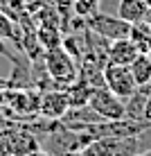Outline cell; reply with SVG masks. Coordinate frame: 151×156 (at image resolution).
<instances>
[{"mask_svg": "<svg viewBox=\"0 0 151 156\" xmlns=\"http://www.w3.org/2000/svg\"><path fill=\"white\" fill-rule=\"evenodd\" d=\"M149 23H151V18H149Z\"/></svg>", "mask_w": 151, "mask_h": 156, "instance_id": "cell-21", "label": "cell"}, {"mask_svg": "<svg viewBox=\"0 0 151 156\" xmlns=\"http://www.w3.org/2000/svg\"><path fill=\"white\" fill-rule=\"evenodd\" d=\"M147 55H151V41H149V50H147Z\"/></svg>", "mask_w": 151, "mask_h": 156, "instance_id": "cell-19", "label": "cell"}, {"mask_svg": "<svg viewBox=\"0 0 151 156\" xmlns=\"http://www.w3.org/2000/svg\"><path fill=\"white\" fill-rule=\"evenodd\" d=\"M144 2H147V5H149V9H151V0H144Z\"/></svg>", "mask_w": 151, "mask_h": 156, "instance_id": "cell-20", "label": "cell"}, {"mask_svg": "<svg viewBox=\"0 0 151 156\" xmlns=\"http://www.w3.org/2000/svg\"><path fill=\"white\" fill-rule=\"evenodd\" d=\"M129 68H131L133 79H136L138 86L151 84V55H144V52H140V55L136 57V61H133Z\"/></svg>", "mask_w": 151, "mask_h": 156, "instance_id": "cell-10", "label": "cell"}, {"mask_svg": "<svg viewBox=\"0 0 151 156\" xmlns=\"http://www.w3.org/2000/svg\"><path fill=\"white\" fill-rule=\"evenodd\" d=\"M63 156H81V152H68V154H63Z\"/></svg>", "mask_w": 151, "mask_h": 156, "instance_id": "cell-16", "label": "cell"}, {"mask_svg": "<svg viewBox=\"0 0 151 156\" xmlns=\"http://www.w3.org/2000/svg\"><path fill=\"white\" fill-rule=\"evenodd\" d=\"M29 156H52V154H47L45 149H36V152H34V154H29Z\"/></svg>", "mask_w": 151, "mask_h": 156, "instance_id": "cell-15", "label": "cell"}, {"mask_svg": "<svg viewBox=\"0 0 151 156\" xmlns=\"http://www.w3.org/2000/svg\"><path fill=\"white\" fill-rule=\"evenodd\" d=\"M138 55H140V50L131 39H117V41H111V45H108V63L131 66Z\"/></svg>", "mask_w": 151, "mask_h": 156, "instance_id": "cell-8", "label": "cell"}, {"mask_svg": "<svg viewBox=\"0 0 151 156\" xmlns=\"http://www.w3.org/2000/svg\"><path fill=\"white\" fill-rule=\"evenodd\" d=\"M86 25H88V30L97 32L99 36H104L108 41L129 39V34H131V23H126L117 14H108V12H101V9L95 16H90L86 20Z\"/></svg>", "mask_w": 151, "mask_h": 156, "instance_id": "cell-2", "label": "cell"}, {"mask_svg": "<svg viewBox=\"0 0 151 156\" xmlns=\"http://www.w3.org/2000/svg\"><path fill=\"white\" fill-rule=\"evenodd\" d=\"M0 39L2 41H14L16 45H20V41H23V30H20L18 23L12 20L7 16V12H2V9H0Z\"/></svg>", "mask_w": 151, "mask_h": 156, "instance_id": "cell-11", "label": "cell"}, {"mask_svg": "<svg viewBox=\"0 0 151 156\" xmlns=\"http://www.w3.org/2000/svg\"><path fill=\"white\" fill-rule=\"evenodd\" d=\"M5 86H7V79H5V77H0V88H5Z\"/></svg>", "mask_w": 151, "mask_h": 156, "instance_id": "cell-17", "label": "cell"}, {"mask_svg": "<svg viewBox=\"0 0 151 156\" xmlns=\"http://www.w3.org/2000/svg\"><path fill=\"white\" fill-rule=\"evenodd\" d=\"M151 93V84H142L124 100V118L133 122H147L144 120V109H147V100Z\"/></svg>", "mask_w": 151, "mask_h": 156, "instance_id": "cell-6", "label": "cell"}, {"mask_svg": "<svg viewBox=\"0 0 151 156\" xmlns=\"http://www.w3.org/2000/svg\"><path fill=\"white\" fill-rule=\"evenodd\" d=\"M104 82H106V88H111L113 93H115L117 98H122V100H126L129 95L138 88L131 68L129 66H117V63H106Z\"/></svg>", "mask_w": 151, "mask_h": 156, "instance_id": "cell-4", "label": "cell"}, {"mask_svg": "<svg viewBox=\"0 0 151 156\" xmlns=\"http://www.w3.org/2000/svg\"><path fill=\"white\" fill-rule=\"evenodd\" d=\"M43 66H45L50 79L54 82V88H66L79 77V63L74 57H70L61 45L50 48L43 55Z\"/></svg>", "mask_w": 151, "mask_h": 156, "instance_id": "cell-1", "label": "cell"}, {"mask_svg": "<svg viewBox=\"0 0 151 156\" xmlns=\"http://www.w3.org/2000/svg\"><path fill=\"white\" fill-rule=\"evenodd\" d=\"M140 156H151V147H149V149H144V152L140 154Z\"/></svg>", "mask_w": 151, "mask_h": 156, "instance_id": "cell-18", "label": "cell"}, {"mask_svg": "<svg viewBox=\"0 0 151 156\" xmlns=\"http://www.w3.org/2000/svg\"><path fill=\"white\" fill-rule=\"evenodd\" d=\"M63 95L68 100V106H84L90 102V95H93V86H90L86 79L77 77L70 86L63 88Z\"/></svg>", "mask_w": 151, "mask_h": 156, "instance_id": "cell-9", "label": "cell"}, {"mask_svg": "<svg viewBox=\"0 0 151 156\" xmlns=\"http://www.w3.org/2000/svg\"><path fill=\"white\" fill-rule=\"evenodd\" d=\"M129 39L138 45L140 52H144V55H147L149 41H151V23H149V20H144V23L131 25V34H129Z\"/></svg>", "mask_w": 151, "mask_h": 156, "instance_id": "cell-12", "label": "cell"}, {"mask_svg": "<svg viewBox=\"0 0 151 156\" xmlns=\"http://www.w3.org/2000/svg\"><path fill=\"white\" fill-rule=\"evenodd\" d=\"M115 14L124 18L126 23L136 25V23H144V20L151 18V9L144 0H120L117 2Z\"/></svg>", "mask_w": 151, "mask_h": 156, "instance_id": "cell-7", "label": "cell"}, {"mask_svg": "<svg viewBox=\"0 0 151 156\" xmlns=\"http://www.w3.org/2000/svg\"><path fill=\"white\" fill-rule=\"evenodd\" d=\"M144 120L151 122V93H149V100H147V109H144Z\"/></svg>", "mask_w": 151, "mask_h": 156, "instance_id": "cell-13", "label": "cell"}, {"mask_svg": "<svg viewBox=\"0 0 151 156\" xmlns=\"http://www.w3.org/2000/svg\"><path fill=\"white\" fill-rule=\"evenodd\" d=\"M0 156H9V152H7V145H5L2 136H0Z\"/></svg>", "mask_w": 151, "mask_h": 156, "instance_id": "cell-14", "label": "cell"}, {"mask_svg": "<svg viewBox=\"0 0 151 156\" xmlns=\"http://www.w3.org/2000/svg\"><path fill=\"white\" fill-rule=\"evenodd\" d=\"M90 106L99 113L104 120H122L124 118V100L117 98L111 88L106 86H99V88H93V95H90Z\"/></svg>", "mask_w": 151, "mask_h": 156, "instance_id": "cell-3", "label": "cell"}, {"mask_svg": "<svg viewBox=\"0 0 151 156\" xmlns=\"http://www.w3.org/2000/svg\"><path fill=\"white\" fill-rule=\"evenodd\" d=\"M68 109H70L68 100H66L61 88H47L41 93V102H39V115L41 118H45V120H61Z\"/></svg>", "mask_w": 151, "mask_h": 156, "instance_id": "cell-5", "label": "cell"}]
</instances>
